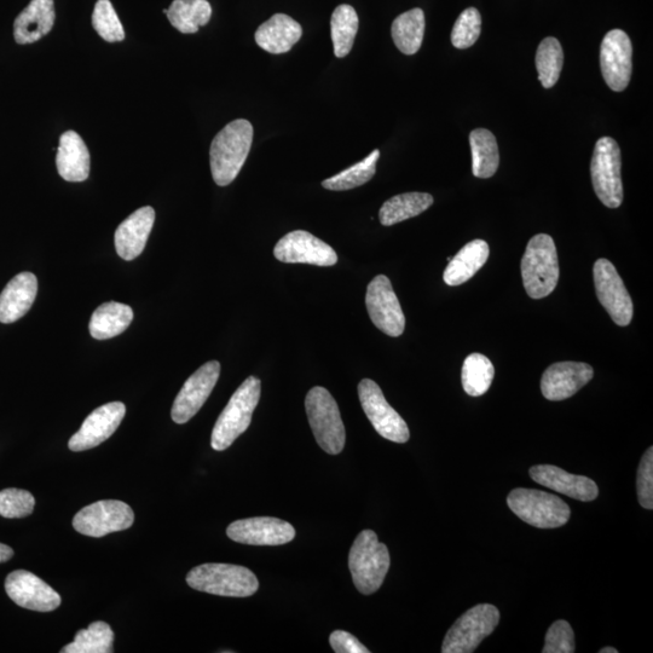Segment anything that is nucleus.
I'll return each instance as SVG.
<instances>
[{"label":"nucleus","mask_w":653,"mask_h":653,"mask_svg":"<svg viewBox=\"0 0 653 653\" xmlns=\"http://www.w3.org/2000/svg\"><path fill=\"white\" fill-rule=\"evenodd\" d=\"M600 653H618L617 649H614V647H604V649L599 651Z\"/></svg>","instance_id":"45"},{"label":"nucleus","mask_w":653,"mask_h":653,"mask_svg":"<svg viewBox=\"0 0 653 653\" xmlns=\"http://www.w3.org/2000/svg\"><path fill=\"white\" fill-rule=\"evenodd\" d=\"M489 245L484 240H473L461 248L450 260L443 280L448 286L456 287L470 281L484 267L489 258Z\"/></svg>","instance_id":"27"},{"label":"nucleus","mask_w":653,"mask_h":653,"mask_svg":"<svg viewBox=\"0 0 653 653\" xmlns=\"http://www.w3.org/2000/svg\"><path fill=\"white\" fill-rule=\"evenodd\" d=\"M92 27L108 43L123 42L125 31L111 0H98L92 13Z\"/></svg>","instance_id":"38"},{"label":"nucleus","mask_w":653,"mask_h":653,"mask_svg":"<svg viewBox=\"0 0 653 653\" xmlns=\"http://www.w3.org/2000/svg\"><path fill=\"white\" fill-rule=\"evenodd\" d=\"M167 19L183 34H193L211 20L212 8L207 0H173Z\"/></svg>","instance_id":"30"},{"label":"nucleus","mask_w":653,"mask_h":653,"mask_svg":"<svg viewBox=\"0 0 653 653\" xmlns=\"http://www.w3.org/2000/svg\"><path fill=\"white\" fill-rule=\"evenodd\" d=\"M125 414L126 407L121 402L107 403L98 407L85 419L80 430L69 439V449L79 453L100 446L118 430Z\"/></svg>","instance_id":"19"},{"label":"nucleus","mask_w":653,"mask_h":653,"mask_svg":"<svg viewBox=\"0 0 653 653\" xmlns=\"http://www.w3.org/2000/svg\"><path fill=\"white\" fill-rule=\"evenodd\" d=\"M358 15L351 5H339L334 10L331 19V37L334 46V55L338 59L348 56L354 46L358 31Z\"/></svg>","instance_id":"33"},{"label":"nucleus","mask_w":653,"mask_h":653,"mask_svg":"<svg viewBox=\"0 0 653 653\" xmlns=\"http://www.w3.org/2000/svg\"><path fill=\"white\" fill-rule=\"evenodd\" d=\"M5 591L23 609L50 612L61 605L60 594L30 571L11 572L5 580Z\"/></svg>","instance_id":"18"},{"label":"nucleus","mask_w":653,"mask_h":653,"mask_svg":"<svg viewBox=\"0 0 653 653\" xmlns=\"http://www.w3.org/2000/svg\"><path fill=\"white\" fill-rule=\"evenodd\" d=\"M195 591L219 597L247 598L258 591L257 576L245 566L210 563L196 566L187 576Z\"/></svg>","instance_id":"2"},{"label":"nucleus","mask_w":653,"mask_h":653,"mask_svg":"<svg viewBox=\"0 0 653 653\" xmlns=\"http://www.w3.org/2000/svg\"><path fill=\"white\" fill-rule=\"evenodd\" d=\"M36 506V499L30 491L5 489L0 491V516L8 519L30 516Z\"/></svg>","instance_id":"40"},{"label":"nucleus","mask_w":653,"mask_h":653,"mask_svg":"<svg viewBox=\"0 0 653 653\" xmlns=\"http://www.w3.org/2000/svg\"><path fill=\"white\" fill-rule=\"evenodd\" d=\"M219 375H221V364L211 361L205 363L186 381L171 410L172 420L176 424H187L199 413L215 389Z\"/></svg>","instance_id":"14"},{"label":"nucleus","mask_w":653,"mask_h":653,"mask_svg":"<svg viewBox=\"0 0 653 653\" xmlns=\"http://www.w3.org/2000/svg\"><path fill=\"white\" fill-rule=\"evenodd\" d=\"M380 158L378 149L373 150L371 155L363 159L361 163L349 167L338 175L322 182V187L333 192H344V190L355 189L368 183L377 173V163Z\"/></svg>","instance_id":"36"},{"label":"nucleus","mask_w":653,"mask_h":653,"mask_svg":"<svg viewBox=\"0 0 653 653\" xmlns=\"http://www.w3.org/2000/svg\"><path fill=\"white\" fill-rule=\"evenodd\" d=\"M55 19L54 0H32L14 22L16 43L25 45L38 42L54 28Z\"/></svg>","instance_id":"24"},{"label":"nucleus","mask_w":653,"mask_h":653,"mask_svg":"<svg viewBox=\"0 0 653 653\" xmlns=\"http://www.w3.org/2000/svg\"><path fill=\"white\" fill-rule=\"evenodd\" d=\"M274 256L282 263H303L317 267H333L337 253L325 241L304 230L292 231L277 242Z\"/></svg>","instance_id":"15"},{"label":"nucleus","mask_w":653,"mask_h":653,"mask_svg":"<svg viewBox=\"0 0 653 653\" xmlns=\"http://www.w3.org/2000/svg\"><path fill=\"white\" fill-rule=\"evenodd\" d=\"M638 500L646 510L653 508V448L641 459L637 478Z\"/></svg>","instance_id":"42"},{"label":"nucleus","mask_w":653,"mask_h":653,"mask_svg":"<svg viewBox=\"0 0 653 653\" xmlns=\"http://www.w3.org/2000/svg\"><path fill=\"white\" fill-rule=\"evenodd\" d=\"M392 39L404 55H414L421 48L425 34L424 11L415 8L397 17L391 27Z\"/></svg>","instance_id":"32"},{"label":"nucleus","mask_w":653,"mask_h":653,"mask_svg":"<svg viewBox=\"0 0 653 653\" xmlns=\"http://www.w3.org/2000/svg\"><path fill=\"white\" fill-rule=\"evenodd\" d=\"M13 557H14L13 548L7 545H3V543H0V563L8 562V560H10Z\"/></svg>","instance_id":"44"},{"label":"nucleus","mask_w":653,"mask_h":653,"mask_svg":"<svg viewBox=\"0 0 653 653\" xmlns=\"http://www.w3.org/2000/svg\"><path fill=\"white\" fill-rule=\"evenodd\" d=\"M305 409L317 444L327 454L343 452L346 433L337 402L325 387L316 386L305 398Z\"/></svg>","instance_id":"6"},{"label":"nucleus","mask_w":653,"mask_h":653,"mask_svg":"<svg viewBox=\"0 0 653 653\" xmlns=\"http://www.w3.org/2000/svg\"><path fill=\"white\" fill-rule=\"evenodd\" d=\"M470 144L473 176L484 179L493 177L500 165L499 147L495 136L489 130H473Z\"/></svg>","instance_id":"31"},{"label":"nucleus","mask_w":653,"mask_h":653,"mask_svg":"<svg viewBox=\"0 0 653 653\" xmlns=\"http://www.w3.org/2000/svg\"><path fill=\"white\" fill-rule=\"evenodd\" d=\"M500 611L490 604H479L465 612L444 638L443 653H472L495 631Z\"/></svg>","instance_id":"8"},{"label":"nucleus","mask_w":653,"mask_h":653,"mask_svg":"<svg viewBox=\"0 0 653 653\" xmlns=\"http://www.w3.org/2000/svg\"><path fill=\"white\" fill-rule=\"evenodd\" d=\"M593 377V368L587 363H554L542 375V395L548 401L568 400L585 387Z\"/></svg>","instance_id":"20"},{"label":"nucleus","mask_w":653,"mask_h":653,"mask_svg":"<svg viewBox=\"0 0 653 653\" xmlns=\"http://www.w3.org/2000/svg\"><path fill=\"white\" fill-rule=\"evenodd\" d=\"M134 320L129 305L117 302L104 303L95 310L90 320V334L96 340H107L124 333Z\"/></svg>","instance_id":"28"},{"label":"nucleus","mask_w":653,"mask_h":653,"mask_svg":"<svg viewBox=\"0 0 653 653\" xmlns=\"http://www.w3.org/2000/svg\"><path fill=\"white\" fill-rule=\"evenodd\" d=\"M593 275L600 304L617 326L627 327L633 320V302L614 264L605 258L598 259L594 264Z\"/></svg>","instance_id":"12"},{"label":"nucleus","mask_w":653,"mask_h":653,"mask_svg":"<svg viewBox=\"0 0 653 653\" xmlns=\"http://www.w3.org/2000/svg\"><path fill=\"white\" fill-rule=\"evenodd\" d=\"M303 36V28L291 16L275 14L256 32V43L269 54H286Z\"/></svg>","instance_id":"26"},{"label":"nucleus","mask_w":653,"mask_h":653,"mask_svg":"<svg viewBox=\"0 0 653 653\" xmlns=\"http://www.w3.org/2000/svg\"><path fill=\"white\" fill-rule=\"evenodd\" d=\"M433 196L427 193H406L387 200L380 208V223L391 227L421 215L433 205Z\"/></svg>","instance_id":"29"},{"label":"nucleus","mask_w":653,"mask_h":653,"mask_svg":"<svg viewBox=\"0 0 653 653\" xmlns=\"http://www.w3.org/2000/svg\"><path fill=\"white\" fill-rule=\"evenodd\" d=\"M38 293V280L32 273H21L0 293V322L9 325L31 310Z\"/></svg>","instance_id":"23"},{"label":"nucleus","mask_w":653,"mask_h":653,"mask_svg":"<svg viewBox=\"0 0 653 653\" xmlns=\"http://www.w3.org/2000/svg\"><path fill=\"white\" fill-rule=\"evenodd\" d=\"M155 222V211L153 207L146 206L138 210L129 218H126L115 231V248L121 259H136L146 248L150 233H152Z\"/></svg>","instance_id":"22"},{"label":"nucleus","mask_w":653,"mask_h":653,"mask_svg":"<svg viewBox=\"0 0 653 653\" xmlns=\"http://www.w3.org/2000/svg\"><path fill=\"white\" fill-rule=\"evenodd\" d=\"M114 633L108 623L97 621L91 623L88 629H80L75 634L73 643L61 650L62 653H111Z\"/></svg>","instance_id":"35"},{"label":"nucleus","mask_w":653,"mask_h":653,"mask_svg":"<svg viewBox=\"0 0 653 653\" xmlns=\"http://www.w3.org/2000/svg\"><path fill=\"white\" fill-rule=\"evenodd\" d=\"M530 477L543 487L550 488L569 498L589 502L598 498L597 483L585 476L571 475L562 468L552 465H539L530 468Z\"/></svg>","instance_id":"21"},{"label":"nucleus","mask_w":653,"mask_h":653,"mask_svg":"<svg viewBox=\"0 0 653 653\" xmlns=\"http://www.w3.org/2000/svg\"><path fill=\"white\" fill-rule=\"evenodd\" d=\"M134 522L135 513L125 502L104 500L86 506L75 514L73 528L85 536L103 537L130 529Z\"/></svg>","instance_id":"11"},{"label":"nucleus","mask_w":653,"mask_h":653,"mask_svg":"<svg viewBox=\"0 0 653 653\" xmlns=\"http://www.w3.org/2000/svg\"><path fill=\"white\" fill-rule=\"evenodd\" d=\"M522 277L530 298H546L556 290L559 262L557 247L550 235L531 238L522 259Z\"/></svg>","instance_id":"4"},{"label":"nucleus","mask_w":653,"mask_h":653,"mask_svg":"<svg viewBox=\"0 0 653 653\" xmlns=\"http://www.w3.org/2000/svg\"><path fill=\"white\" fill-rule=\"evenodd\" d=\"M495 377L494 364L487 356L471 354L462 366V387L468 396L481 397L487 394Z\"/></svg>","instance_id":"34"},{"label":"nucleus","mask_w":653,"mask_h":653,"mask_svg":"<svg viewBox=\"0 0 653 653\" xmlns=\"http://www.w3.org/2000/svg\"><path fill=\"white\" fill-rule=\"evenodd\" d=\"M482 31V16L476 8H468L462 11L459 19L456 20L453 32L452 43L456 49H468L475 45Z\"/></svg>","instance_id":"39"},{"label":"nucleus","mask_w":653,"mask_h":653,"mask_svg":"<svg viewBox=\"0 0 653 653\" xmlns=\"http://www.w3.org/2000/svg\"><path fill=\"white\" fill-rule=\"evenodd\" d=\"M543 653H574L575 634L570 624L560 620L554 622L546 634Z\"/></svg>","instance_id":"41"},{"label":"nucleus","mask_w":653,"mask_h":653,"mask_svg":"<svg viewBox=\"0 0 653 653\" xmlns=\"http://www.w3.org/2000/svg\"><path fill=\"white\" fill-rule=\"evenodd\" d=\"M563 63V48L559 40L553 37L543 39L536 52V69L543 88L551 89L558 83Z\"/></svg>","instance_id":"37"},{"label":"nucleus","mask_w":653,"mask_h":653,"mask_svg":"<svg viewBox=\"0 0 653 653\" xmlns=\"http://www.w3.org/2000/svg\"><path fill=\"white\" fill-rule=\"evenodd\" d=\"M334 652L337 653H369L366 646L362 645L354 635L345 631H335L329 637Z\"/></svg>","instance_id":"43"},{"label":"nucleus","mask_w":653,"mask_h":653,"mask_svg":"<svg viewBox=\"0 0 653 653\" xmlns=\"http://www.w3.org/2000/svg\"><path fill=\"white\" fill-rule=\"evenodd\" d=\"M230 540L251 546L286 545L296 537V529L285 520L256 517L236 520L227 529Z\"/></svg>","instance_id":"17"},{"label":"nucleus","mask_w":653,"mask_h":653,"mask_svg":"<svg viewBox=\"0 0 653 653\" xmlns=\"http://www.w3.org/2000/svg\"><path fill=\"white\" fill-rule=\"evenodd\" d=\"M349 568L358 592L371 595L377 591L390 569V553L378 535L363 530L351 547Z\"/></svg>","instance_id":"3"},{"label":"nucleus","mask_w":653,"mask_h":653,"mask_svg":"<svg viewBox=\"0 0 653 653\" xmlns=\"http://www.w3.org/2000/svg\"><path fill=\"white\" fill-rule=\"evenodd\" d=\"M366 305L375 327L389 337H401L406 328V317L389 277L379 275L369 283Z\"/></svg>","instance_id":"13"},{"label":"nucleus","mask_w":653,"mask_h":653,"mask_svg":"<svg viewBox=\"0 0 653 653\" xmlns=\"http://www.w3.org/2000/svg\"><path fill=\"white\" fill-rule=\"evenodd\" d=\"M632 56V42L626 33L612 30L606 34L600 48V67L605 83L612 91L627 89L632 77Z\"/></svg>","instance_id":"16"},{"label":"nucleus","mask_w":653,"mask_h":653,"mask_svg":"<svg viewBox=\"0 0 653 653\" xmlns=\"http://www.w3.org/2000/svg\"><path fill=\"white\" fill-rule=\"evenodd\" d=\"M507 504L523 522L540 529L563 527L571 516L570 507L562 499L541 490L514 489Z\"/></svg>","instance_id":"7"},{"label":"nucleus","mask_w":653,"mask_h":653,"mask_svg":"<svg viewBox=\"0 0 653 653\" xmlns=\"http://www.w3.org/2000/svg\"><path fill=\"white\" fill-rule=\"evenodd\" d=\"M253 126L250 121H231L213 138L210 164L213 181L219 187H227L239 176L253 142Z\"/></svg>","instance_id":"1"},{"label":"nucleus","mask_w":653,"mask_h":653,"mask_svg":"<svg viewBox=\"0 0 653 653\" xmlns=\"http://www.w3.org/2000/svg\"><path fill=\"white\" fill-rule=\"evenodd\" d=\"M260 400V380L247 378L230 398L212 432L211 446L223 452L245 433L251 425L254 409Z\"/></svg>","instance_id":"5"},{"label":"nucleus","mask_w":653,"mask_h":653,"mask_svg":"<svg viewBox=\"0 0 653 653\" xmlns=\"http://www.w3.org/2000/svg\"><path fill=\"white\" fill-rule=\"evenodd\" d=\"M90 152L83 138L75 131H67L60 138L56 166L67 182H84L90 175Z\"/></svg>","instance_id":"25"},{"label":"nucleus","mask_w":653,"mask_h":653,"mask_svg":"<svg viewBox=\"0 0 653 653\" xmlns=\"http://www.w3.org/2000/svg\"><path fill=\"white\" fill-rule=\"evenodd\" d=\"M361 406L381 437L395 443H407L410 432L406 421L387 403L379 385L371 379H363L358 385Z\"/></svg>","instance_id":"10"},{"label":"nucleus","mask_w":653,"mask_h":653,"mask_svg":"<svg viewBox=\"0 0 653 653\" xmlns=\"http://www.w3.org/2000/svg\"><path fill=\"white\" fill-rule=\"evenodd\" d=\"M591 175L598 199L606 207H620L623 201L621 149L614 138L603 137L595 143Z\"/></svg>","instance_id":"9"}]
</instances>
